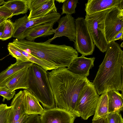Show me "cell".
<instances>
[{
	"mask_svg": "<svg viewBox=\"0 0 123 123\" xmlns=\"http://www.w3.org/2000/svg\"><path fill=\"white\" fill-rule=\"evenodd\" d=\"M52 89L56 107L64 109L76 117L80 93L88 80L74 74L66 67L47 72Z\"/></svg>",
	"mask_w": 123,
	"mask_h": 123,
	"instance_id": "cell-1",
	"label": "cell"
},
{
	"mask_svg": "<svg viewBox=\"0 0 123 123\" xmlns=\"http://www.w3.org/2000/svg\"><path fill=\"white\" fill-rule=\"evenodd\" d=\"M105 55L92 82L99 95L123 89V51L115 41L108 43Z\"/></svg>",
	"mask_w": 123,
	"mask_h": 123,
	"instance_id": "cell-2",
	"label": "cell"
},
{
	"mask_svg": "<svg viewBox=\"0 0 123 123\" xmlns=\"http://www.w3.org/2000/svg\"><path fill=\"white\" fill-rule=\"evenodd\" d=\"M12 43L28 53L57 68L68 67L78 56L72 47L65 44H53L14 39Z\"/></svg>",
	"mask_w": 123,
	"mask_h": 123,
	"instance_id": "cell-3",
	"label": "cell"
},
{
	"mask_svg": "<svg viewBox=\"0 0 123 123\" xmlns=\"http://www.w3.org/2000/svg\"><path fill=\"white\" fill-rule=\"evenodd\" d=\"M28 84L27 90L36 97L44 109L56 107L47 71L34 63L29 68Z\"/></svg>",
	"mask_w": 123,
	"mask_h": 123,
	"instance_id": "cell-4",
	"label": "cell"
},
{
	"mask_svg": "<svg viewBox=\"0 0 123 123\" xmlns=\"http://www.w3.org/2000/svg\"><path fill=\"white\" fill-rule=\"evenodd\" d=\"M109 9L86 14L85 19L93 43L103 53L106 51L108 44L105 35V20Z\"/></svg>",
	"mask_w": 123,
	"mask_h": 123,
	"instance_id": "cell-5",
	"label": "cell"
},
{
	"mask_svg": "<svg viewBox=\"0 0 123 123\" xmlns=\"http://www.w3.org/2000/svg\"><path fill=\"white\" fill-rule=\"evenodd\" d=\"M99 97L92 82L88 80L78 100L77 110L80 117L86 120L94 114Z\"/></svg>",
	"mask_w": 123,
	"mask_h": 123,
	"instance_id": "cell-6",
	"label": "cell"
},
{
	"mask_svg": "<svg viewBox=\"0 0 123 123\" xmlns=\"http://www.w3.org/2000/svg\"><path fill=\"white\" fill-rule=\"evenodd\" d=\"M76 37L74 46L75 49L84 56L92 55L95 45L89 31L85 19L78 17L75 19Z\"/></svg>",
	"mask_w": 123,
	"mask_h": 123,
	"instance_id": "cell-7",
	"label": "cell"
},
{
	"mask_svg": "<svg viewBox=\"0 0 123 123\" xmlns=\"http://www.w3.org/2000/svg\"><path fill=\"white\" fill-rule=\"evenodd\" d=\"M61 15L58 12H54L40 18L29 19L26 14L16 19L13 23L14 31L12 37L18 40L24 39V34L27 29L36 26L47 23L56 22L60 18Z\"/></svg>",
	"mask_w": 123,
	"mask_h": 123,
	"instance_id": "cell-8",
	"label": "cell"
},
{
	"mask_svg": "<svg viewBox=\"0 0 123 123\" xmlns=\"http://www.w3.org/2000/svg\"><path fill=\"white\" fill-rule=\"evenodd\" d=\"M105 27L108 43L113 41L117 34L123 30V9L116 7L109 9L105 18Z\"/></svg>",
	"mask_w": 123,
	"mask_h": 123,
	"instance_id": "cell-9",
	"label": "cell"
},
{
	"mask_svg": "<svg viewBox=\"0 0 123 123\" xmlns=\"http://www.w3.org/2000/svg\"><path fill=\"white\" fill-rule=\"evenodd\" d=\"M57 27L55 29L54 37L46 41L50 43L56 38L65 36L70 41L74 42L76 37V26L74 18L71 15L66 14L57 22Z\"/></svg>",
	"mask_w": 123,
	"mask_h": 123,
	"instance_id": "cell-10",
	"label": "cell"
},
{
	"mask_svg": "<svg viewBox=\"0 0 123 123\" xmlns=\"http://www.w3.org/2000/svg\"><path fill=\"white\" fill-rule=\"evenodd\" d=\"M44 110L40 116L41 123H74L76 117L66 110L57 107Z\"/></svg>",
	"mask_w": 123,
	"mask_h": 123,
	"instance_id": "cell-11",
	"label": "cell"
},
{
	"mask_svg": "<svg viewBox=\"0 0 123 123\" xmlns=\"http://www.w3.org/2000/svg\"><path fill=\"white\" fill-rule=\"evenodd\" d=\"M31 65L20 70L9 78L2 81L0 83V86H5L12 91L21 88L27 90L29 87V68Z\"/></svg>",
	"mask_w": 123,
	"mask_h": 123,
	"instance_id": "cell-12",
	"label": "cell"
},
{
	"mask_svg": "<svg viewBox=\"0 0 123 123\" xmlns=\"http://www.w3.org/2000/svg\"><path fill=\"white\" fill-rule=\"evenodd\" d=\"M85 6L86 14L90 15L116 7L123 9V0H88Z\"/></svg>",
	"mask_w": 123,
	"mask_h": 123,
	"instance_id": "cell-13",
	"label": "cell"
},
{
	"mask_svg": "<svg viewBox=\"0 0 123 123\" xmlns=\"http://www.w3.org/2000/svg\"><path fill=\"white\" fill-rule=\"evenodd\" d=\"M95 58H87L85 56L77 57L73 61L68 69L73 73L87 78L89 74V70L94 67Z\"/></svg>",
	"mask_w": 123,
	"mask_h": 123,
	"instance_id": "cell-14",
	"label": "cell"
},
{
	"mask_svg": "<svg viewBox=\"0 0 123 123\" xmlns=\"http://www.w3.org/2000/svg\"><path fill=\"white\" fill-rule=\"evenodd\" d=\"M55 22L47 23L39 25L26 29L24 34V38L30 41H34L38 37H45L55 33L53 28Z\"/></svg>",
	"mask_w": 123,
	"mask_h": 123,
	"instance_id": "cell-15",
	"label": "cell"
},
{
	"mask_svg": "<svg viewBox=\"0 0 123 123\" xmlns=\"http://www.w3.org/2000/svg\"><path fill=\"white\" fill-rule=\"evenodd\" d=\"M23 102L25 113L29 115H42L44 111L36 97L26 89L23 91Z\"/></svg>",
	"mask_w": 123,
	"mask_h": 123,
	"instance_id": "cell-16",
	"label": "cell"
},
{
	"mask_svg": "<svg viewBox=\"0 0 123 123\" xmlns=\"http://www.w3.org/2000/svg\"><path fill=\"white\" fill-rule=\"evenodd\" d=\"M109 113L118 112L123 110V94L119 91L111 90L107 92Z\"/></svg>",
	"mask_w": 123,
	"mask_h": 123,
	"instance_id": "cell-17",
	"label": "cell"
},
{
	"mask_svg": "<svg viewBox=\"0 0 123 123\" xmlns=\"http://www.w3.org/2000/svg\"><path fill=\"white\" fill-rule=\"evenodd\" d=\"M23 91L21 90L15 95L11 103L12 106L11 123L15 122L25 113L23 102Z\"/></svg>",
	"mask_w": 123,
	"mask_h": 123,
	"instance_id": "cell-18",
	"label": "cell"
},
{
	"mask_svg": "<svg viewBox=\"0 0 123 123\" xmlns=\"http://www.w3.org/2000/svg\"><path fill=\"white\" fill-rule=\"evenodd\" d=\"M55 0H48L40 7L30 12L28 18L31 19L43 17L54 12H56Z\"/></svg>",
	"mask_w": 123,
	"mask_h": 123,
	"instance_id": "cell-19",
	"label": "cell"
},
{
	"mask_svg": "<svg viewBox=\"0 0 123 123\" xmlns=\"http://www.w3.org/2000/svg\"><path fill=\"white\" fill-rule=\"evenodd\" d=\"M108 112V99L107 92L99 97L92 121L107 117Z\"/></svg>",
	"mask_w": 123,
	"mask_h": 123,
	"instance_id": "cell-20",
	"label": "cell"
},
{
	"mask_svg": "<svg viewBox=\"0 0 123 123\" xmlns=\"http://www.w3.org/2000/svg\"><path fill=\"white\" fill-rule=\"evenodd\" d=\"M33 63L31 62H22L16 61L5 70L0 73V83L14 74L24 68L31 65Z\"/></svg>",
	"mask_w": 123,
	"mask_h": 123,
	"instance_id": "cell-21",
	"label": "cell"
},
{
	"mask_svg": "<svg viewBox=\"0 0 123 123\" xmlns=\"http://www.w3.org/2000/svg\"><path fill=\"white\" fill-rule=\"evenodd\" d=\"M12 14V16L27 12L28 9L26 0H11L5 1L4 5Z\"/></svg>",
	"mask_w": 123,
	"mask_h": 123,
	"instance_id": "cell-22",
	"label": "cell"
},
{
	"mask_svg": "<svg viewBox=\"0 0 123 123\" xmlns=\"http://www.w3.org/2000/svg\"><path fill=\"white\" fill-rule=\"evenodd\" d=\"M12 106L0 104V123H11Z\"/></svg>",
	"mask_w": 123,
	"mask_h": 123,
	"instance_id": "cell-23",
	"label": "cell"
},
{
	"mask_svg": "<svg viewBox=\"0 0 123 123\" xmlns=\"http://www.w3.org/2000/svg\"><path fill=\"white\" fill-rule=\"evenodd\" d=\"M78 2V0H65L61 8L62 12L61 15L75 13Z\"/></svg>",
	"mask_w": 123,
	"mask_h": 123,
	"instance_id": "cell-24",
	"label": "cell"
},
{
	"mask_svg": "<svg viewBox=\"0 0 123 123\" xmlns=\"http://www.w3.org/2000/svg\"><path fill=\"white\" fill-rule=\"evenodd\" d=\"M4 28L1 40L5 41L13 36L14 31L13 23L10 19L6 20L4 23Z\"/></svg>",
	"mask_w": 123,
	"mask_h": 123,
	"instance_id": "cell-25",
	"label": "cell"
},
{
	"mask_svg": "<svg viewBox=\"0 0 123 123\" xmlns=\"http://www.w3.org/2000/svg\"><path fill=\"white\" fill-rule=\"evenodd\" d=\"M7 49L9 54L13 57L15 58L16 59V61L30 62L28 59L17 49L15 45L12 42L8 43Z\"/></svg>",
	"mask_w": 123,
	"mask_h": 123,
	"instance_id": "cell-26",
	"label": "cell"
},
{
	"mask_svg": "<svg viewBox=\"0 0 123 123\" xmlns=\"http://www.w3.org/2000/svg\"><path fill=\"white\" fill-rule=\"evenodd\" d=\"M15 90L12 91L5 86H0V96L3 97L2 101L4 102L5 99L10 100L15 95Z\"/></svg>",
	"mask_w": 123,
	"mask_h": 123,
	"instance_id": "cell-27",
	"label": "cell"
},
{
	"mask_svg": "<svg viewBox=\"0 0 123 123\" xmlns=\"http://www.w3.org/2000/svg\"><path fill=\"white\" fill-rule=\"evenodd\" d=\"M48 0H27V4L30 12L39 8Z\"/></svg>",
	"mask_w": 123,
	"mask_h": 123,
	"instance_id": "cell-28",
	"label": "cell"
},
{
	"mask_svg": "<svg viewBox=\"0 0 123 123\" xmlns=\"http://www.w3.org/2000/svg\"><path fill=\"white\" fill-rule=\"evenodd\" d=\"M107 117L108 123H123V118L119 113H109Z\"/></svg>",
	"mask_w": 123,
	"mask_h": 123,
	"instance_id": "cell-29",
	"label": "cell"
},
{
	"mask_svg": "<svg viewBox=\"0 0 123 123\" xmlns=\"http://www.w3.org/2000/svg\"><path fill=\"white\" fill-rule=\"evenodd\" d=\"M12 16V13L4 5L0 6V17H4L10 18Z\"/></svg>",
	"mask_w": 123,
	"mask_h": 123,
	"instance_id": "cell-30",
	"label": "cell"
},
{
	"mask_svg": "<svg viewBox=\"0 0 123 123\" xmlns=\"http://www.w3.org/2000/svg\"><path fill=\"white\" fill-rule=\"evenodd\" d=\"M24 123H41L40 116L38 114L29 115Z\"/></svg>",
	"mask_w": 123,
	"mask_h": 123,
	"instance_id": "cell-31",
	"label": "cell"
},
{
	"mask_svg": "<svg viewBox=\"0 0 123 123\" xmlns=\"http://www.w3.org/2000/svg\"><path fill=\"white\" fill-rule=\"evenodd\" d=\"M29 115L25 113L21 116L15 123H24L26 120Z\"/></svg>",
	"mask_w": 123,
	"mask_h": 123,
	"instance_id": "cell-32",
	"label": "cell"
},
{
	"mask_svg": "<svg viewBox=\"0 0 123 123\" xmlns=\"http://www.w3.org/2000/svg\"><path fill=\"white\" fill-rule=\"evenodd\" d=\"M92 123H108L107 117L92 121Z\"/></svg>",
	"mask_w": 123,
	"mask_h": 123,
	"instance_id": "cell-33",
	"label": "cell"
},
{
	"mask_svg": "<svg viewBox=\"0 0 123 123\" xmlns=\"http://www.w3.org/2000/svg\"><path fill=\"white\" fill-rule=\"evenodd\" d=\"M123 30L121 31L117 34L114 38L113 41H115L119 39L122 40L123 39Z\"/></svg>",
	"mask_w": 123,
	"mask_h": 123,
	"instance_id": "cell-34",
	"label": "cell"
},
{
	"mask_svg": "<svg viewBox=\"0 0 123 123\" xmlns=\"http://www.w3.org/2000/svg\"><path fill=\"white\" fill-rule=\"evenodd\" d=\"M4 23L0 25V40L2 36L4 31Z\"/></svg>",
	"mask_w": 123,
	"mask_h": 123,
	"instance_id": "cell-35",
	"label": "cell"
},
{
	"mask_svg": "<svg viewBox=\"0 0 123 123\" xmlns=\"http://www.w3.org/2000/svg\"><path fill=\"white\" fill-rule=\"evenodd\" d=\"M8 19V18L7 17H0V25L2 24L5 21Z\"/></svg>",
	"mask_w": 123,
	"mask_h": 123,
	"instance_id": "cell-36",
	"label": "cell"
},
{
	"mask_svg": "<svg viewBox=\"0 0 123 123\" xmlns=\"http://www.w3.org/2000/svg\"><path fill=\"white\" fill-rule=\"evenodd\" d=\"M5 1L3 0H0V6L4 5Z\"/></svg>",
	"mask_w": 123,
	"mask_h": 123,
	"instance_id": "cell-37",
	"label": "cell"
},
{
	"mask_svg": "<svg viewBox=\"0 0 123 123\" xmlns=\"http://www.w3.org/2000/svg\"><path fill=\"white\" fill-rule=\"evenodd\" d=\"M55 1L59 3H63L65 1V0H56Z\"/></svg>",
	"mask_w": 123,
	"mask_h": 123,
	"instance_id": "cell-38",
	"label": "cell"
},
{
	"mask_svg": "<svg viewBox=\"0 0 123 123\" xmlns=\"http://www.w3.org/2000/svg\"><path fill=\"white\" fill-rule=\"evenodd\" d=\"M123 43H122V44H121V46H120L121 47H123Z\"/></svg>",
	"mask_w": 123,
	"mask_h": 123,
	"instance_id": "cell-39",
	"label": "cell"
}]
</instances>
